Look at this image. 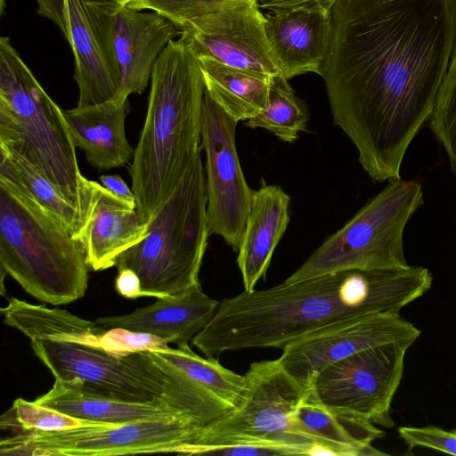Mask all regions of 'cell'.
<instances>
[{"instance_id":"cell-25","label":"cell","mask_w":456,"mask_h":456,"mask_svg":"<svg viewBox=\"0 0 456 456\" xmlns=\"http://www.w3.org/2000/svg\"><path fill=\"white\" fill-rule=\"evenodd\" d=\"M199 59L205 92L232 118L248 121L265 107L273 77L232 67L208 56Z\"/></svg>"},{"instance_id":"cell-26","label":"cell","mask_w":456,"mask_h":456,"mask_svg":"<svg viewBox=\"0 0 456 456\" xmlns=\"http://www.w3.org/2000/svg\"><path fill=\"white\" fill-rule=\"evenodd\" d=\"M0 180L29 196L77 240L86 218L37 167L13 151L0 148Z\"/></svg>"},{"instance_id":"cell-5","label":"cell","mask_w":456,"mask_h":456,"mask_svg":"<svg viewBox=\"0 0 456 456\" xmlns=\"http://www.w3.org/2000/svg\"><path fill=\"white\" fill-rule=\"evenodd\" d=\"M0 148L37 167L87 218L90 180L80 171L63 110L7 37L0 38Z\"/></svg>"},{"instance_id":"cell-11","label":"cell","mask_w":456,"mask_h":456,"mask_svg":"<svg viewBox=\"0 0 456 456\" xmlns=\"http://www.w3.org/2000/svg\"><path fill=\"white\" fill-rule=\"evenodd\" d=\"M411 346L388 343L357 352L323 368L307 389L330 410L393 428L391 405Z\"/></svg>"},{"instance_id":"cell-14","label":"cell","mask_w":456,"mask_h":456,"mask_svg":"<svg viewBox=\"0 0 456 456\" xmlns=\"http://www.w3.org/2000/svg\"><path fill=\"white\" fill-rule=\"evenodd\" d=\"M421 330L399 314L353 315L315 329L282 348L279 360L305 390L329 364L388 343H410Z\"/></svg>"},{"instance_id":"cell-9","label":"cell","mask_w":456,"mask_h":456,"mask_svg":"<svg viewBox=\"0 0 456 456\" xmlns=\"http://www.w3.org/2000/svg\"><path fill=\"white\" fill-rule=\"evenodd\" d=\"M208 428L183 418L98 424L59 431L10 434L2 456H113L140 453L194 455Z\"/></svg>"},{"instance_id":"cell-33","label":"cell","mask_w":456,"mask_h":456,"mask_svg":"<svg viewBox=\"0 0 456 456\" xmlns=\"http://www.w3.org/2000/svg\"><path fill=\"white\" fill-rule=\"evenodd\" d=\"M168 344L167 339L124 329H107L104 336V349L115 354L163 349Z\"/></svg>"},{"instance_id":"cell-3","label":"cell","mask_w":456,"mask_h":456,"mask_svg":"<svg viewBox=\"0 0 456 456\" xmlns=\"http://www.w3.org/2000/svg\"><path fill=\"white\" fill-rule=\"evenodd\" d=\"M204 95L200 59L182 32L154 64L145 120L128 167L144 222L150 223L202 151Z\"/></svg>"},{"instance_id":"cell-1","label":"cell","mask_w":456,"mask_h":456,"mask_svg":"<svg viewBox=\"0 0 456 456\" xmlns=\"http://www.w3.org/2000/svg\"><path fill=\"white\" fill-rule=\"evenodd\" d=\"M328 20L333 122L373 181L398 179L456 47V0H335Z\"/></svg>"},{"instance_id":"cell-27","label":"cell","mask_w":456,"mask_h":456,"mask_svg":"<svg viewBox=\"0 0 456 456\" xmlns=\"http://www.w3.org/2000/svg\"><path fill=\"white\" fill-rule=\"evenodd\" d=\"M153 351L236 409L242 403L247 390L245 375L226 369L217 358H203L195 354L189 344Z\"/></svg>"},{"instance_id":"cell-10","label":"cell","mask_w":456,"mask_h":456,"mask_svg":"<svg viewBox=\"0 0 456 456\" xmlns=\"http://www.w3.org/2000/svg\"><path fill=\"white\" fill-rule=\"evenodd\" d=\"M245 377L242 403L205 430L197 454L208 455L221 446L256 444L286 448L293 455H318L314 444L294 433L291 415L305 389L286 371L279 358L252 362Z\"/></svg>"},{"instance_id":"cell-37","label":"cell","mask_w":456,"mask_h":456,"mask_svg":"<svg viewBox=\"0 0 456 456\" xmlns=\"http://www.w3.org/2000/svg\"><path fill=\"white\" fill-rule=\"evenodd\" d=\"M5 9V0H0V15L2 16L4 13Z\"/></svg>"},{"instance_id":"cell-4","label":"cell","mask_w":456,"mask_h":456,"mask_svg":"<svg viewBox=\"0 0 456 456\" xmlns=\"http://www.w3.org/2000/svg\"><path fill=\"white\" fill-rule=\"evenodd\" d=\"M30 346L55 379H77L89 389L128 402L166 401L205 428L236 409L153 350L115 354L102 347L47 340H33Z\"/></svg>"},{"instance_id":"cell-6","label":"cell","mask_w":456,"mask_h":456,"mask_svg":"<svg viewBox=\"0 0 456 456\" xmlns=\"http://www.w3.org/2000/svg\"><path fill=\"white\" fill-rule=\"evenodd\" d=\"M0 264L45 303L69 304L87 290L89 266L80 243L29 196L1 180Z\"/></svg>"},{"instance_id":"cell-28","label":"cell","mask_w":456,"mask_h":456,"mask_svg":"<svg viewBox=\"0 0 456 456\" xmlns=\"http://www.w3.org/2000/svg\"><path fill=\"white\" fill-rule=\"evenodd\" d=\"M309 114L289 79L280 74L272 78L265 107L247 121L250 128H264L280 140L293 142L307 126Z\"/></svg>"},{"instance_id":"cell-12","label":"cell","mask_w":456,"mask_h":456,"mask_svg":"<svg viewBox=\"0 0 456 456\" xmlns=\"http://www.w3.org/2000/svg\"><path fill=\"white\" fill-rule=\"evenodd\" d=\"M37 13L50 20L70 45L78 87L77 106L115 96L120 70L114 48L113 0H36Z\"/></svg>"},{"instance_id":"cell-16","label":"cell","mask_w":456,"mask_h":456,"mask_svg":"<svg viewBox=\"0 0 456 456\" xmlns=\"http://www.w3.org/2000/svg\"><path fill=\"white\" fill-rule=\"evenodd\" d=\"M86 221L77 238L86 263L94 271L115 266L118 256L143 240L150 223L144 222L136 202L123 200L90 180Z\"/></svg>"},{"instance_id":"cell-21","label":"cell","mask_w":456,"mask_h":456,"mask_svg":"<svg viewBox=\"0 0 456 456\" xmlns=\"http://www.w3.org/2000/svg\"><path fill=\"white\" fill-rule=\"evenodd\" d=\"M128 98L114 96L95 104L63 110L76 147L98 170L124 167L133 160L134 149L126 135Z\"/></svg>"},{"instance_id":"cell-29","label":"cell","mask_w":456,"mask_h":456,"mask_svg":"<svg viewBox=\"0 0 456 456\" xmlns=\"http://www.w3.org/2000/svg\"><path fill=\"white\" fill-rule=\"evenodd\" d=\"M98 424L101 423L79 419L22 398L14 400L12 407L0 419L1 429L10 431L11 434L59 431Z\"/></svg>"},{"instance_id":"cell-38","label":"cell","mask_w":456,"mask_h":456,"mask_svg":"<svg viewBox=\"0 0 456 456\" xmlns=\"http://www.w3.org/2000/svg\"><path fill=\"white\" fill-rule=\"evenodd\" d=\"M454 431L456 432V429H454Z\"/></svg>"},{"instance_id":"cell-23","label":"cell","mask_w":456,"mask_h":456,"mask_svg":"<svg viewBox=\"0 0 456 456\" xmlns=\"http://www.w3.org/2000/svg\"><path fill=\"white\" fill-rule=\"evenodd\" d=\"M34 402L69 416L101 424L118 425L173 417L190 419L166 401L134 403L120 400L89 389L77 379H55L53 387Z\"/></svg>"},{"instance_id":"cell-36","label":"cell","mask_w":456,"mask_h":456,"mask_svg":"<svg viewBox=\"0 0 456 456\" xmlns=\"http://www.w3.org/2000/svg\"><path fill=\"white\" fill-rule=\"evenodd\" d=\"M102 186L118 197L131 202H136L135 195L125 181L118 175H103L100 176Z\"/></svg>"},{"instance_id":"cell-20","label":"cell","mask_w":456,"mask_h":456,"mask_svg":"<svg viewBox=\"0 0 456 456\" xmlns=\"http://www.w3.org/2000/svg\"><path fill=\"white\" fill-rule=\"evenodd\" d=\"M294 433L314 444L319 455H387L372 446L386 433L361 417L330 410L308 391L291 415Z\"/></svg>"},{"instance_id":"cell-35","label":"cell","mask_w":456,"mask_h":456,"mask_svg":"<svg viewBox=\"0 0 456 456\" xmlns=\"http://www.w3.org/2000/svg\"><path fill=\"white\" fill-rule=\"evenodd\" d=\"M115 288L118 294L126 298L136 299L141 297L139 278L130 269L118 270Z\"/></svg>"},{"instance_id":"cell-22","label":"cell","mask_w":456,"mask_h":456,"mask_svg":"<svg viewBox=\"0 0 456 456\" xmlns=\"http://www.w3.org/2000/svg\"><path fill=\"white\" fill-rule=\"evenodd\" d=\"M290 197L275 184L253 191L237 265L244 290L255 289L265 276L273 252L289 222Z\"/></svg>"},{"instance_id":"cell-30","label":"cell","mask_w":456,"mask_h":456,"mask_svg":"<svg viewBox=\"0 0 456 456\" xmlns=\"http://www.w3.org/2000/svg\"><path fill=\"white\" fill-rule=\"evenodd\" d=\"M429 128L444 146L456 175V47L429 118Z\"/></svg>"},{"instance_id":"cell-13","label":"cell","mask_w":456,"mask_h":456,"mask_svg":"<svg viewBox=\"0 0 456 456\" xmlns=\"http://www.w3.org/2000/svg\"><path fill=\"white\" fill-rule=\"evenodd\" d=\"M237 124L205 92L200 147L206 156L208 231L238 252L254 190L247 183L239 160Z\"/></svg>"},{"instance_id":"cell-15","label":"cell","mask_w":456,"mask_h":456,"mask_svg":"<svg viewBox=\"0 0 456 456\" xmlns=\"http://www.w3.org/2000/svg\"><path fill=\"white\" fill-rule=\"evenodd\" d=\"M256 0H233L181 28L198 57L208 56L238 69L275 77L281 68Z\"/></svg>"},{"instance_id":"cell-2","label":"cell","mask_w":456,"mask_h":456,"mask_svg":"<svg viewBox=\"0 0 456 456\" xmlns=\"http://www.w3.org/2000/svg\"><path fill=\"white\" fill-rule=\"evenodd\" d=\"M428 268L408 265L350 270L264 290H244L220 302L216 314L191 340L207 357L246 348L282 349L297 338L353 315L399 314L427 293Z\"/></svg>"},{"instance_id":"cell-7","label":"cell","mask_w":456,"mask_h":456,"mask_svg":"<svg viewBox=\"0 0 456 456\" xmlns=\"http://www.w3.org/2000/svg\"><path fill=\"white\" fill-rule=\"evenodd\" d=\"M201 151L150 221L149 232L115 266L139 278L141 297L178 296L200 288L199 273L209 234Z\"/></svg>"},{"instance_id":"cell-24","label":"cell","mask_w":456,"mask_h":456,"mask_svg":"<svg viewBox=\"0 0 456 456\" xmlns=\"http://www.w3.org/2000/svg\"><path fill=\"white\" fill-rule=\"evenodd\" d=\"M4 322L33 340L84 344L104 349L106 328L67 310L36 305L12 297L2 307Z\"/></svg>"},{"instance_id":"cell-32","label":"cell","mask_w":456,"mask_h":456,"mask_svg":"<svg viewBox=\"0 0 456 456\" xmlns=\"http://www.w3.org/2000/svg\"><path fill=\"white\" fill-rule=\"evenodd\" d=\"M400 438L411 451L416 447L436 450L456 455V432L446 431L438 427H400Z\"/></svg>"},{"instance_id":"cell-18","label":"cell","mask_w":456,"mask_h":456,"mask_svg":"<svg viewBox=\"0 0 456 456\" xmlns=\"http://www.w3.org/2000/svg\"><path fill=\"white\" fill-rule=\"evenodd\" d=\"M219 304L200 287L178 296L159 297L130 314L102 316L94 322L106 329L151 334L180 346L187 345L208 325Z\"/></svg>"},{"instance_id":"cell-34","label":"cell","mask_w":456,"mask_h":456,"mask_svg":"<svg viewBox=\"0 0 456 456\" xmlns=\"http://www.w3.org/2000/svg\"><path fill=\"white\" fill-rule=\"evenodd\" d=\"M335 0H256L261 10L275 13L293 8L308 5H319L329 9Z\"/></svg>"},{"instance_id":"cell-8","label":"cell","mask_w":456,"mask_h":456,"mask_svg":"<svg viewBox=\"0 0 456 456\" xmlns=\"http://www.w3.org/2000/svg\"><path fill=\"white\" fill-rule=\"evenodd\" d=\"M423 202L419 182L401 177L389 181L284 282L343 271L408 266L403 235L409 219Z\"/></svg>"},{"instance_id":"cell-17","label":"cell","mask_w":456,"mask_h":456,"mask_svg":"<svg viewBox=\"0 0 456 456\" xmlns=\"http://www.w3.org/2000/svg\"><path fill=\"white\" fill-rule=\"evenodd\" d=\"M182 30L151 11H139L118 4L115 12L114 48L120 70L115 96L140 94L151 82L156 61Z\"/></svg>"},{"instance_id":"cell-31","label":"cell","mask_w":456,"mask_h":456,"mask_svg":"<svg viewBox=\"0 0 456 456\" xmlns=\"http://www.w3.org/2000/svg\"><path fill=\"white\" fill-rule=\"evenodd\" d=\"M119 5L139 11H151L178 28L188 21L214 12L233 0H113Z\"/></svg>"},{"instance_id":"cell-19","label":"cell","mask_w":456,"mask_h":456,"mask_svg":"<svg viewBox=\"0 0 456 456\" xmlns=\"http://www.w3.org/2000/svg\"><path fill=\"white\" fill-rule=\"evenodd\" d=\"M266 33L281 75H319L326 56L329 37L328 10L319 5L268 12Z\"/></svg>"}]
</instances>
